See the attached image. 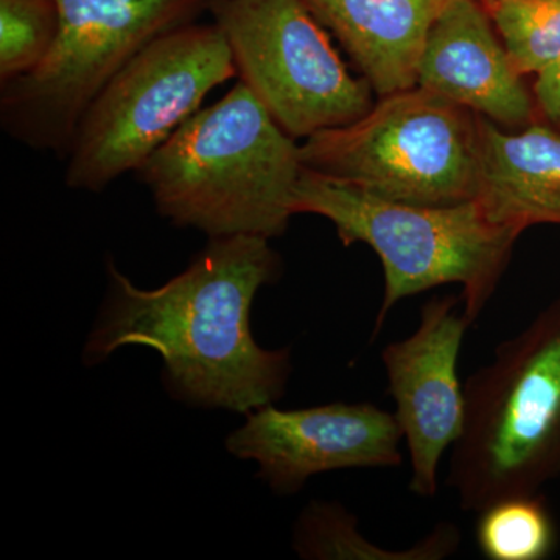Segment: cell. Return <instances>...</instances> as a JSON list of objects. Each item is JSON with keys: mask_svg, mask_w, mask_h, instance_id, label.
Masks as SVG:
<instances>
[{"mask_svg": "<svg viewBox=\"0 0 560 560\" xmlns=\"http://www.w3.org/2000/svg\"><path fill=\"white\" fill-rule=\"evenodd\" d=\"M477 201L493 223L518 234L560 226V132L534 121L506 131L485 117Z\"/></svg>", "mask_w": 560, "mask_h": 560, "instance_id": "obj_13", "label": "cell"}, {"mask_svg": "<svg viewBox=\"0 0 560 560\" xmlns=\"http://www.w3.org/2000/svg\"><path fill=\"white\" fill-rule=\"evenodd\" d=\"M459 301L433 298L420 311L418 329L382 352L394 415L410 453V490L423 499L436 495L442 455L459 440L466 420L458 360L470 324L456 313Z\"/></svg>", "mask_w": 560, "mask_h": 560, "instance_id": "obj_10", "label": "cell"}, {"mask_svg": "<svg viewBox=\"0 0 560 560\" xmlns=\"http://www.w3.org/2000/svg\"><path fill=\"white\" fill-rule=\"evenodd\" d=\"M60 33L38 69L0 84L2 128L66 156L98 92L151 40L191 24L210 0H57Z\"/></svg>", "mask_w": 560, "mask_h": 560, "instance_id": "obj_7", "label": "cell"}, {"mask_svg": "<svg viewBox=\"0 0 560 560\" xmlns=\"http://www.w3.org/2000/svg\"><path fill=\"white\" fill-rule=\"evenodd\" d=\"M241 81L291 138L346 127L370 113L355 79L304 0H210Z\"/></svg>", "mask_w": 560, "mask_h": 560, "instance_id": "obj_8", "label": "cell"}, {"mask_svg": "<svg viewBox=\"0 0 560 560\" xmlns=\"http://www.w3.org/2000/svg\"><path fill=\"white\" fill-rule=\"evenodd\" d=\"M480 116L425 88L385 95L361 119L301 145L308 171L381 200L453 206L477 200Z\"/></svg>", "mask_w": 560, "mask_h": 560, "instance_id": "obj_5", "label": "cell"}, {"mask_svg": "<svg viewBox=\"0 0 560 560\" xmlns=\"http://www.w3.org/2000/svg\"><path fill=\"white\" fill-rule=\"evenodd\" d=\"M464 396L447 475L460 510L480 512L560 480V296L497 346Z\"/></svg>", "mask_w": 560, "mask_h": 560, "instance_id": "obj_3", "label": "cell"}, {"mask_svg": "<svg viewBox=\"0 0 560 560\" xmlns=\"http://www.w3.org/2000/svg\"><path fill=\"white\" fill-rule=\"evenodd\" d=\"M485 7L523 77L560 60V0H490Z\"/></svg>", "mask_w": 560, "mask_h": 560, "instance_id": "obj_16", "label": "cell"}, {"mask_svg": "<svg viewBox=\"0 0 560 560\" xmlns=\"http://www.w3.org/2000/svg\"><path fill=\"white\" fill-rule=\"evenodd\" d=\"M301 145L243 81L195 113L139 168L161 217L209 238H275L294 215Z\"/></svg>", "mask_w": 560, "mask_h": 560, "instance_id": "obj_2", "label": "cell"}, {"mask_svg": "<svg viewBox=\"0 0 560 560\" xmlns=\"http://www.w3.org/2000/svg\"><path fill=\"white\" fill-rule=\"evenodd\" d=\"M418 86L501 128L534 124L536 102L480 0H452L420 58Z\"/></svg>", "mask_w": 560, "mask_h": 560, "instance_id": "obj_11", "label": "cell"}, {"mask_svg": "<svg viewBox=\"0 0 560 560\" xmlns=\"http://www.w3.org/2000/svg\"><path fill=\"white\" fill-rule=\"evenodd\" d=\"M268 242L209 238L186 270L154 290L136 287L109 259L108 291L81 353L84 366L125 346H145L161 353L173 399L245 415L275 404L290 378V348H260L249 326L257 293L282 272Z\"/></svg>", "mask_w": 560, "mask_h": 560, "instance_id": "obj_1", "label": "cell"}, {"mask_svg": "<svg viewBox=\"0 0 560 560\" xmlns=\"http://www.w3.org/2000/svg\"><path fill=\"white\" fill-rule=\"evenodd\" d=\"M534 83L536 108L555 127L560 128V60L537 73Z\"/></svg>", "mask_w": 560, "mask_h": 560, "instance_id": "obj_18", "label": "cell"}, {"mask_svg": "<svg viewBox=\"0 0 560 560\" xmlns=\"http://www.w3.org/2000/svg\"><path fill=\"white\" fill-rule=\"evenodd\" d=\"M381 97L418 86L420 58L452 0H304Z\"/></svg>", "mask_w": 560, "mask_h": 560, "instance_id": "obj_12", "label": "cell"}, {"mask_svg": "<svg viewBox=\"0 0 560 560\" xmlns=\"http://www.w3.org/2000/svg\"><path fill=\"white\" fill-rule=\"evenodd\" d=\"M60 24L57 0H0V84L38 69Z\"/></svg>", "mask_w": 560, "mask_h": 560, "instance_id": "obj_17", "label": "cell"}, {"mask_svg": "<svg viewBox=\"0 0 560 560\" xmlns=\"http://www.w3.org/2000/svg\"><path fill=\"white\" fill-rule=\"evenodd\" d=\"M234 55L215 22L158 36L124 66L83 114L66 158V184L102 191L138 172L210 91L237 77Z\"/></svg>", "mask_w": 560, "mask_h": 560, "instance_id": "obj_6", "label": "cell"}, {"mask_svg": "<svg viewBox=\"0 0 560 560\" xmlns=\"http://www.w3.org/2000/svg\"><path fill=\"white\" fill-rule=\"evenodd\" d=\"M293 212L323 217L342 245L363 243L377 254L385 291L374 338L401 300L447 283L463 287V315L471 326L495 294L522 235L493 223L477 200L453 206L386 201L305 167Z\"/></svg>", "mask_w": 560, "mask_h": 560, "instance_id": "obj_4", "label": "cell"}, {"mask_svg": "<svg viewBox=\"0 0 560 560\" xmlns=\"http://www.w3.org/2000/svg\"><path fill=\"white\" fill-rule=\"evenodd\" d=\"M477 545L489 560H541L556 547V526L539 493L493 501L478 512Z\"/></svg>", "mask_w": 560, "mask_h": 560, "instance_id": "obj_15", "label": "cell"}, {"mask_svg": "<svg viewBox=\"0 0 560 560\" xmlns=\"http://www.w3.org/2000/svg\"><path fill=\"white\" fill-rule=\"evenodd\" d=\"M480 2L482 3V5H488V3L490 2V0H480Z\"/></svg>", "mask_w": 560, "mask_h": 560, "instance_id": "obj_19", "label": "cell"}, {"mask_svg": "<svg viewBox=\"0 0 560 560\" xmlns=\"http://www.w3.org/2000/svg\"><path fill=\"white\" fill-rule=\"evenodd\" d=\"M232 431L228 452L256 460V477L278 495H294L313 475L345 469H396L404 441L396 415L374 404H337L248 412Z\"/></svg>", "mask_w": 560, "mask_h": 560, "instance_id": "obj_9", "label": "cell"}, {"mask_svg": "<svg viewBox=\"0 0 560 560\" xmlns=\"http://www.w3.org/2000/svg\"><path fill=\"white\" fill-rule=\"evenodd\" d=\"M460 530L441 522L411 547H378L364 539L359 518L335 501H311L293 529V548L308 560H442L458 551Z\"/></svg>", "mask_w": 560, "mask_h": 560, "instance_id": "obj_14", "label": "cell"}]
</instances>
